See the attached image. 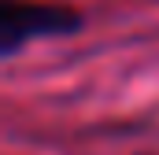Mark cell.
Listing matches in <instances>:
<instances>
[{
	"mask_svg": "<svg viewBox=\"0 0 159 155\" xmlns=\"http://www.w3.org/2000/svg\"><path fill=\"white\" fill-rule=\"evenodd\" d=\"M85 26V15L70 4L52 0H0V55L11 59L37 41L74 37Z\"/></svg>",
	"mask_w": 159,
	"mask_h": 155,
	"instance_id": "1",
	"label": "cell"
}]
</instances>
